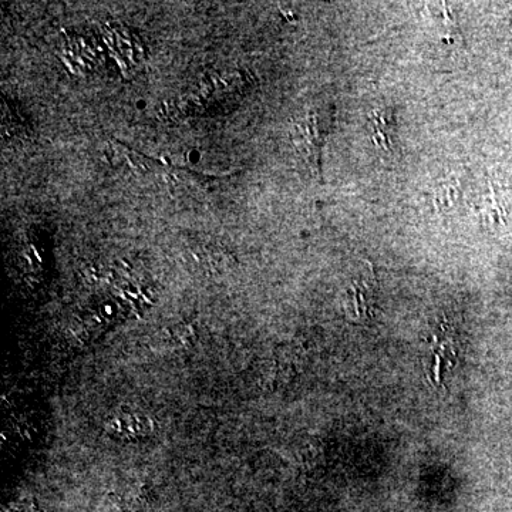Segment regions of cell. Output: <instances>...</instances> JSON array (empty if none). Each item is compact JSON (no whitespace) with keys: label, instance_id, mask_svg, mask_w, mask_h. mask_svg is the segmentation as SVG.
<instances>
[{"label":"cell","instance_id":"3","mask_svg":"<svg viewBox=\"0 0 512 512\" xmlns=\"http://www.w3.org/2000/svg\"><path fill=\"white\" fill-rule=\"evenodd\" d=\"M367 128L373 143L380 151L387 154L394 153L397 147V126L392 109L380 107L370 111Z\"/></svg>","mask_w":512,"mask_h":512},{"label":"cell","instance_id":"2","mask_svg":"<svg viewBox=\"0 0 512 512\" xmlns=\"http://www.w3.org/2000/svg\"><path fill=\"white\" fill-rule=\"evenodd\" d=\"M377 282L373 272H362L348 289V312L356 320L370 319L375 313Z\"/></svg>","mask_w":512,"mask_h":512},{"label":"cell","instance_id":"1","mask_svg":"<svg viewBox=\"0 0 512 512\" xmlns=\"http://www.w3.org/2000/svg\"><path fill=\"white\" fill-rule=\"evenodd\" d=\"M330 121L332 117L328 116L326 110L311 107L293 124V144L301 153L303 160L312 168L313 173L319 174L320 153L329 131Z\"/></svg>","mask_w":512,"mask_h":512},{"label":"cell","instance_id":"4","mask_svg":"<svg viewBox=\"0 0 512 512\" xmlns=\"http://www.w3.org/2000/svg\"><path fill=\"white\" fill-rule=\"evenodd\" d=\"M150 426V420L144 414L121 413L110 421L107 429L117 437H140L150 431Z\"/></svg>","mask_w":512,"mask_h":512},{"label":"cell","instance_id":"5","mask_svg":"<svg viewBox=\"0 0 512 512\" xmlns=\"http://www.w3.org/2000/svg\"><path fill=\"white\" fill-rule=\"evenodd\" d=\"M461 195V185L457 181H447L441 184L436 191V204L440 205L443 210H454L463 200Z\"/></svg>","mask_w":512,"mask_h":512}]
</instances>
